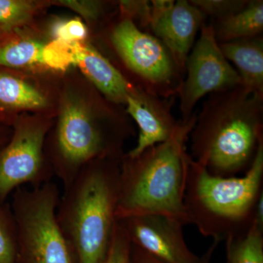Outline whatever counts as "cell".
Returning a JSON list of instances; mask_svg holds the SVG:
<instances>
[{"mask_svg":"<svg viewBox=\"0 0 263 263\" xmlns=\"http://www.w3.org/2000/svg\"><path fill=\"white\" fill-rule=\"evenodd\" d=\"M55 128L46 138V157L64 188L96 160L121 159L135 136L125 110L108 101L89 81L65 85L60 95Z\"/></svg>","mask_w":263,"mask_h":263,"instance_id":"6da1fadb","label":"cell"},{"mask_svg":"<svg viewBox=\"0 0 263 263\" xmlns=\"http://www.w3.org/2000/svg\"><path fill=\"white\" fill-rule=\"evenodd\" d=\"M263 94L242 84L209 95L190 132V157L214 176L247 172L263 143Z\"/></svg>","mask_w":263,"mask_h":263,"instance_id":"7a4b0ae2","label":"cell"},{"mask_svg":"<svg viewBox=\"0 0 263 263\" xmlns=\"http://www.w3.org/2000/svg\"><path fill=\"white\" fill-rule=\"evenodd\" d=\"M196 114L178 121L167 141L135 157L121 159L117 220L143 215H161L188 224L185 186L190 156L186 143Z\"/></svg>","mask_w":263,"mask_h":263,"instance_id":"3957f363","label":"cell"},{"mask_svg":"<svg viewBox=\"0 0 263 263\" xmlns=\"http://www.w3.org/2000/svg\"><path fill=\"white\" fill-rule=\"evenodd\" d=\"M121 159L91 162L64 188L57 219L78 263H103L106 255L117 221Z\"/></svg>","mask_w":263,"mask_h":263,"instance_id":"277c9868","label":"cell"},{"mask_svg":"<svg viewBox=\"0 0 263 263\" xmlns=\"http://www.w3.org/2000/svg\"><path fill=\"white\" fill-rule=\"evenodd\" d=\"M262 185L263 143L241 177L214 176L190 157L183 198L188 224L219 242L242 238L253 224Z\"/></svg>","mask_w":263,"mask_h":263,"instance_id":"5b68a950","label":"cell"},{"mask_svg":"<svg viewBox=\"0 0 263 263\" xmlns=\"http://www.w3.org/2000/svg\"><path fill=\"white\" fill-rule=\"evenodd\" d=\"M10 197L17 229V263H78L57 221L60 194L53 181L19 188Z\"/></svg>","mask_w":263,"mask_h":263,"instance_id":"8992f818","label":"cell"},{"mask_svg":"<svg viewBox=\"0 0 263 263\" xmlns=\"http://www.w3.org/2000/svg\"><path fill=\"white\" fill-rule=\"evenodd\" d=\"M53 119L24 114L13 123L9 140L0 148V203H6L19 188L51 181L53 174L45 146Z\"/></svg>","mask_w":263,"mask_h":263,"instance_id":"52a82bcc","label":"cell"},{"mask_svg":"<svg viewBox=\"0 0 263 263\" xmlns=\"http://www.w3.org/2000/svg\"><path fill=\"white\" fill-rule=\"evenodd\" d=\"M110 42L136 79V86L164 99L177 95L184 76L160 40L120 15L110 31Z\"/></svg>","mask_w":263,"mask_h":263,"instance_id":"ba28073f","label":"cell"},{"mask_svg":"<svg viewBox=\"0 0 263 263\" xmlns=\"http://www.w3.org/2000/svg\"><path fill=\"white\" fill-rule=\"evenodd\" d=\"M200 31L186 60L185 76L177 93L183 121L193 117L194 109L204 97L241 84L238 72L219 48L212 24H203Z\"/></svg>","mask_w":263,"mask_h":263,"instance_id":"9c48e42d","label":"cell"},{"mask_svg":"<svg viewBox=\"0 0 263 263\" xmlns=\"http://www.w3.org/2000/svg\"><path fill=\"white\" fill-rule=\"evenodd\" d=\"M133 245L164 263H197L189 248L182 223L161 215L130 216L117 220Z\"/></svg>","mask_w":263,"mask_h":263,"instance_id":"30bf717a","label":"cell"},{"mask_svg":"<svg viewBox=\"0 0 263 263\" xmlns=\"http://www.w3.org/2000/svg\"><path fill=\"white\" fill-rule=\"evenodd\" d=\"M34 72L0 67V124L10 127L24 114L51 115L57 95Z\"/></svg>","mask_w":263,"mask_h":263,"instance_id":"8fae6325","label":"cell"},{"mask_svg":"<svg viewBox=\"0 0 263 263\" xmlns=\"http://www.w3.org/2000/svg\"><path fill=\"white\" fill-rule=\"evenodd\" d=\"M205 18L206 16L189 0H179L151 22L153 35L167 48L183 76L186 60Z\"/></svg>","mask_w":263,"mask_h":263,"instance_id":"7c38bea8","label":"cell"},{"mask_svg":"<svg viewBox=\"0 0 263 263\" xmlns=\"http://www.w3.org/2000/svg\"><path fill=\"white\" fill-rule=\"evenodd\" d=\"M172 99L156 96L139 88L126 101V112L138 125L136 146L128 152L135 157L150 147L167 141L173 134L178 121L171 112Z\"/></svg>","mask_w":263,"mask_h":263,"instance_id":"4fadbf2b","label":"cell"},{"mask_svg":"<svg viewBox=\"0 0 263 263\" xmlns=\"http://www.w3.org/2000/svg\"><path fill=\"white\" fill-rule=\"evenodd\" d=\"M72 48L74 67H77L90 84L108 101L125 105L127 98L139 89L91 45L86 42L72 43Z\"/></svg>","mask_w":263,"mask_h":263,"instance_id":"5bb4252c","label":"cell"},{"mask_svg":"<svg viewBox=\"0 0 263 263\" xmlns=\"http://www.w3.org/2000/svg\"><path fill=\"white\" fill-rule=\"evenodd\" d=\"M223 55L234 64L241 84L263 94V37H256L219 43Z\"/></svg>","mask_w":263,"mask_h":263,"instance_id":"9a60e30c","label":"cell"},{"mask_svg":"<svg viewBox=\"0 0 263 263\" xmlns=\"http://www.w3.org/2000/svg\"><path fill=\"white\" fill-rule=\"evenodd\" d=\"M46 43L24 34L22 29L0 38V67L12 70H45L42 51Z\"/></svg>","mask_w":263,"mask_h":263,"instance_id":"2e32d148","label":"cell"},{"mask_svg":"<svg viewBox=\"0 0 263 263\" xmlns=\"http://www.w3.org/2000/svg\"><path fill=\"white\" fill-rule=\"evenodd\" d=\"M211 23L219 43L261 35L263 31V1L249 0L243 10L213 20Z\"/></svg>","mask_w":263,"mask_h":263,"instance_id":"e0dca14e","label":"cell"},{"mask_svg":"<svg viewBox=\"0 0 263 263\" xmlns=\"http://www.w3.org/2000/svg\"><path fill=\"white\" fill-rule=\"evenodd\" d=\"M226 263H263V229L253 222L238 239L226 240Z\"/></svg>","mask_w":263,"mask_h":263,"instance_id":"ac0fdd59","label":"cell"},{"mask_svg":"<svg viewBox=\"0 0 263 263\" xmlns=\"http://www.w3.org/2000/svg\"><path fill=\"white\" fill-rule=\"evenodd\" d=\"M43 5L42 2L0 0V38L25 27Z\"/></svg>","mask_w":263,"mask_h":263,"instance_id":"d6986e66","label":"cell"},{"mask_svg":"<svg viewBox=\"0 0 263 263\" xmlns=\"http://www.w3.org/2000/svg\"><path fill=\"white\" fill-rule=\"evenodd\" d=\"M0 263H17L16 224L6 203H0Z\"/></svg>","mask_w":263,"mask_h":263,"instance_id":"ffe728a7","label":"cell"},{"mask_svg":"<svg viewBox=\"0 0 263 263\" xmlns=\"http://www.w3.org/2000/svg\"><path fill=\"white\" fill-rule=\"evenodd\" d=\"M72 43L51 40L45 44L42 51L43 65L48 70L65 72L74 67Z\"/></svg>","mask_w":263,"mask_h":263,"instance_id":"44dd1931","label":"cell"},{"mask_svg":"<svg viewBox=\"0 0 263 263\" xmlns=\"http://www.w3.org/2000/svg\"><path fill=\"white\" fill-rule=\"evenodd\" d=\"M205 16L214 20L238 13L248 4L249 0H189Z\"/></svg>","mask_w":263,"mask_h":263,"instance_id":"7402d4cb","label":"cell"},{"mask_svg":"<svg viewBox=\"0 0 263 263\" xmlns=\"http://www.w3.org/2000/svg\"><path fill=\"white\" fill-rule=\"evenodd\" d=\"M132 243L122 224L117 221L103 263H130Z\"/></svg>","mask_w":263,"mask_h":263,"instance_id":"603a6c76","label":"cell"},{"mask_svg":"<svg viewBox=\"0 0 263 263\" xmlns=\"http://www.w3.org/2000/svg\"><path fill=\"white\" fill-rule=\"evenodd\" d=\"M88 34L87 27L79 18L57 21L51 27V40L66 43L85 42Z\"/></svg>","mask_w":263,"mask_h":263,"instance_id":"cb8c5ba5","label":"cell"},{"mask_svg":"<svg viewBox=\"0 0 263 263\" xmlns=\"http://www.w3.org/2000/svg\"><path fill=\"white\" fill-rule=\"evenodd\" d=\"M120 10L121 16L129 19L136 24L137 27L141 28L150 29L151 1L148 0H135V1H119L118 3Z\"/></svg>","mask_w":263,"mask_h":263,"instance_id":"d4e9b609","label":"cell"},{"mask_svg":"<svg viewBox=\"0 0 263 263\" xmlns=\"http://www.w3.org/2000/svg\"><path fill=\"white\" fill-rule=\"evenodd\" d=\"M59 4L68 7L82 15L88 22H95L103 14L102 2L98 1H59Z\"/></svg>","mask_w":263,"mask_h":263,"instance_id":"484cf974","label":"cell"},{"mask_svg":"<svg viewBox=\"0 0 263 263\" xmlns=\"http://www.w3.org/2000/svg\"><path fill=\"white\" fill-rule=\"evenodd\" d=\"M130 263H164L144 251L132 245Z\"/></svg>","mask_w":263,"mask_h":263,"instance_id":"4316f807","label":"cell"},{"mask_svg":"<svg viewBox=\"0 0 263 263\" xmlns=\"http://www.w3.org/2000/svg\"><path fill=\"white\" fill-rule=\"evenodd\" d=\"M220 242L217 240H213L212 245L207 249L206 252L202 254V257H200L198 262L197 263H211L213 255L215 252L216 247L219 245Z\"/></svg>","mask_w":263,"mask_h":263,"instance_id":"83f0119b","label":"cell"},{"mask_svg":"<svg viewBox=\"0 0 263 263\" xmlns=\"http://www.w3.org/2000/svg\"><path fill=\"white\" fill-rule=\"evenodd\" d=\"M11 133L12 130L9 129V127L0 124V148L8 141Z\"/></svg>","mask_w":263,"mask_h":263,"instance_id":"f1b7e54d","label":"cell"}]
</instances>
